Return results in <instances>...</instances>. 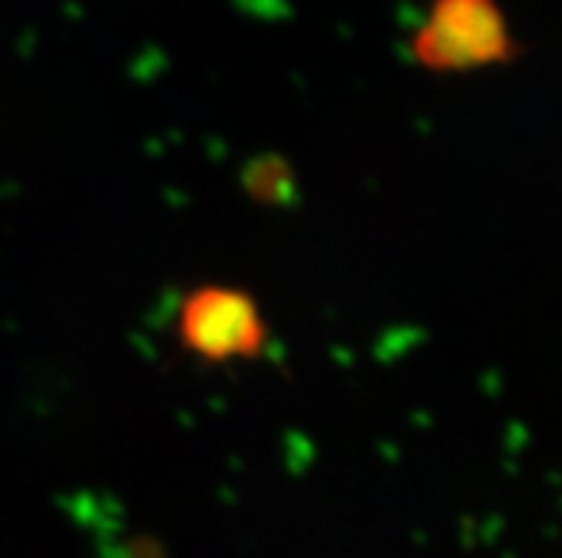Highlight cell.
<instances>
[{
  "label": "cell",
  "mask_w": 562,
  "mask_h": 558,
  "mask_svg": "<svg viewBox=\"0 0 562 558\" xmlns=\"http://www.w3.org/2000/svg\"><path fill=\"white\" fill-rule=\"evenodd\" d=\"M408 52L423 71L469 75L512 64L520 43L499 0H431Z\"/></svg>",
  "instance_id": "6da1fadb"
},
{
  "label": "cell",
  "mask_w": 562,
  "mask_h": 558,
  "mask_svg": "<svg viewBox=\"0 0 562 558\" xmlns=\"http://www.w3.org/2000/svg\"><path fill=\"white\" fill-rule=\"evenodd\" d=\"M175 340L186 354L209 365L251 362L269 345V322L251 291L206 283L180 299Z\"/></svg>",
  "instance_id": "7a4b0ae2"
},
{
  "label": "cell",
  "mask_w": 562,
  "mask_h": 558,
  "mask_svg": "<svg viewBox=\"0 0 562 558\" xmlns=\"http://www.w3.org/2000/svg\"><path fill=\"white\" fill-rule=\"evenodd\" d=\"M243 185L257 203H283L294 194V174L280 157H257L243 174Z\"/></svg>",
  "instance_id": "3957f363"
}]
</instances>
